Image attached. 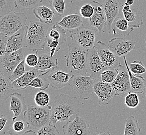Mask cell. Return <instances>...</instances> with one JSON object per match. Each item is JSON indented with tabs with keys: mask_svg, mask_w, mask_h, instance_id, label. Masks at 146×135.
<instances>
[{
	"mask_svg": "<svg viewBox=\"0 0 146 135\" xmlns=\"http://www.w3.org/2000/svg\"><path fill=\"white\" fill-rule=\"evenodd\" d=\"M80 102L75 96L59 94L54 98L51 106L50 123L69 121L71 116H76L80 111Z\"/></svg>",
	"mask_w": 146,
	"mask_h": 135,
	"instance_id": "1",
	"label": "cell"
},
{
	"mask_svg": "<svg viewBox=\"0 0 146 135\" xmlns=\"http://www.w3.org/2000/svg\"><path fill=\"white\" fill-rule=\"evenodd\" d=\"M68 46L69 51L66 62L69 72L73 76H87V49L75 43H70Z\"/></svg>",
	"mask_w": 146,
	"mask_h": 135,
	"instance_id": "2",
	"label": "cell"
},
{
	"mask_svg": "<svg viewBox=\"0 0 146 135\" xmlns=\"http://www.w3.org/2000/svg\"><path fill=\"white\" fill-rule=\"evenodd\" d=\"M51 106L44 107L30 106L23 113V120L28 128L36 132L43 127L50 123Z\"/></svg>",
	"mask_w": 146,
	"mask_h": 135,
	"instance_id": "3",
	"label": "cell"
},
{
	"mask_svg": "<svg viewBox=\"0 0 146 135\" xmlns=\"http://www.w3.org/2000/svg\"><path fill=\"white\" fill-rule=\"evenodd\" d=\"M50 25L40 21H31L27 34L25 48L37 52L45 50V44Z\"/></svg>",
	"mask_w": 146,
	"mask_h": 135,
	"instance_id": "4",
	"label": "cell"
},
{
	"mask_svg": "<svg viewBox=\"0 0 146 135\" xmlns=\"http://www.w3.org/2000/svg\"><path fill=\"white\" fill-rule=\"evenodd\" d=\"M28 17L23 13L12 11L0 19V31L9 37L26 25Z\"/></svg>",
	"mask_w": 146,
	"mask_h": 135,
	"instance_id": "5",
	"label": "cell"
},
{
	"mask_svg": "<svg viewBox=\"0 0 146 135\" xmlns=\"http://www.w3.org/2000/svg\"><path fill=\"white\" fill-rule=\"evenodd\" d=\"M96 80L88 76H73L68 85L76 91L82 100L90 98L94 92V86Z\"/></svg>",
	"mask_w": 146,
	"mask_h": 135,
	"instance_id": "6",
	"label": "cell"
},
{
	"mask_svg": "<svg viewBox=\"0 0 146 135\" xmlns=\"http://www.w3.org/2000/svg\"><path fill=\"white\" fill-rule=\"evenodd\" d=\"M70 33V37L72 41L82 47L88 50L95 46L96 31L92 28L82 25L72 30Z\"/></svg>",
	"mask_w": 146,
	"mask_h": 135,
	"instance_id": "7",
	"label": "cell"
},
{
	"mask_svg": "<svg viewBox=\"0 0 146 135\" xmlns=\"http://www.w3.org/2000/svg\"><path fill=\"white\" fill-rule=\"evenodd\" d=\"M25 59L23 48L0 56V74L9 78L17 65Z\"/></svg>",
	"mask_w": 146,
	"mask_h": 135,
	"instance_id": "8",
	"label": "cell"
},
{
	"mask_svg": "<svg viewBox=\"0 0 146 135\" xmlns=\"http://www.w3.org/2000/svg\"><path fill=\"white\" fill-rule=\"evenodd\" d=\"M51 87L56 90L61 89L68 85L73 75L61 70L58 67L52 68L46 71L42 75Z\"/></svg>",
	"mask_w": 146,
	"mask_h": 135,
	"instance_id": "9",
	"label": "cell"
},
{
	"mask_svg": "<svg viewBox=\"0 0 146 135\" xmlns=\"http://www.w3.org/2000/svg\"><path fill=\"white\" fill-rule=\"evenodd\" d=\"M87 68L88 76L96 80H101L102 72L105 68L95 46L88 50Z\"/></svg>",
	"mask_w": 146,
	"mask_h": 135,
	"instance_id": "10",
	"label": "cell"
},
{
	"mask_svg": "<svg viewBox=\"0 0 146 135\" xmlns=\"http://www.w3.org/2000/svg\"><path fill=\"white\" fill-rule=\"evenodd\" d=\"M62 130L65 135H91L89 123L79 114L73 121H68Z\"/></svg>",
	"mask_w": 146,
	"mask_h": 135,
	"instance_id": "11",
	"label": "cell"
},
{
	"mask_svg": "<svg viewBox=\"0 0 146 135\" xmlns=\"http://www.w3.org/2000/svg\"><path fill=\"white\" fill-rule=\"evenodd\" d=\"M102 62L106 69H117L120 64L119 57L110 49L108 45L98 41L95 46Z\"/></svg>",
	"mask_w": 146,
	"mask_h": 135,
	"instance_id": "12",
	"label": "cell"
},
{
	"mask_svg": "<svg viewBox=\"0 0 146 135\" xmlns=\"http://www.w3.org/2000/svg\"><path fill=\"white\" fill-rule=\"evenodd\" d=\"M136 43L135 40L115 37L110 40L108 46L111 51L120 58L126 56L132 51L135 48Z\"/></svg>",
	"mask_w": 146,
	"mask_h": 135,
	"instance_id": "13",
	"label": "cell"
},
{
	"mask_svg": "<svg viewBox=\"0 0 146 135\" xmlns=\"http://www.w3.org/2000/svg\"><path fill=\"white\" fill-rule=\"evenodd\" d=\"M118 74L111 83L117 96H119L131 92V84L129 74L126 66L120 64L118 68Z\"/></svg>",
	"mask_w": 146,
	"mask_h": 135,
	"instance_id": "14",
	"label": "cell"
},
{
	"mask_svg": "<svg viewBox=\"0 0 146 135\" xmlns=\"http://www.w3.org/2000/svg\"><path fill=\"white\" fill-rule=\"evenodd\" d=\"M94 92L98 97V104L100 106L109 104L113 97L117 96L111 84L103 82L101 80H96Z\"/></svg>",
	"mask_w": 146,
	"mask_h": 135,
	"instance_id": "15",
	"label": "cell"
},
{
	"mask_svg": "<svg viewBox=\"0 0 146 135\" xmlns=\"http://www.w3.org/2000/svg\"><path fill=\"white\" fill-rule=\"evenodd\" d=\"M28 30V26L25 25L19 30L9 37L6 53H12L21 48H25Z\"/></svg>",
	"mask_w": 146,
	"mask_h": 135,
	"instance_id": "16",
	"label": "cell"
},
{
	"mask_svg": "<svg viewBox=\"0 0 146 135\" xmlns=\"http://www.w3.org/2000/svg\"><path fill=\"white\" fill-rule=\"evenodd\" d=\"M103 6L106 18L107 32L110 33L112 30V23L119 14L121 5L119 0H104Z\"/></svg>",
	"mask_w": 146,
	"mask_h": 135,
	"instance_id": "17",
	"label": "cell"
},
{
	"mask_svg": "<svg viewBox=\"0 0 146 135\" xmlns=\"http://www.w3.org/2000/svg\"><path fill=\"white\" fill-rule=\"evenodd\" d=\"M90 4L93 6L94 11L92 16L89 19V24L91 27L97 29L99 33L102 34L106 25V18L103 4L96 1L91 2Z\"/></svg>",
	"mask_w": 146,
	"mask_h": 135,
	"instance_id": "18",
	"label": "cell"
},
{
	"mask_svg": "<svg viewBox=\"0 0 146 135\" xmlns=\"http://www.w3.org/2000/svg\"><path fill=\"white\" fill-rule=\"evenodd\" d=\"M11 103L9 109L14 113L11 121L16 120L19 116L24 113L27 109L25 97L17 92H15L11 96Z\"/></svg>",
	"mask_w": 146,
	"mask_h": 135,
	"instance_id": "19",
	"label": "cell"
},
{
	"mask_svg": "<svg viewBox=\"0 0 146 135\" xmlns=\"http://www.w3.org/2000/svg\"><path fill=\"white\" fill-rule=\"evenodd\" d=\"M46 71H42L34 68L31 70L26 72L23 76L12 82L13 85L16 90H25L27 88V85L29 84L37 76L42 75Z\"/></svg>",
	"mask_w": 146,
	"mask_h": 135,
	"instance_id": "20",
	"label": "cell"
},
{
	"mask_svg": "<svg viewBox=\"0 0 146 135\" xmlns=\"http://www.w3.org/2000/svg\"><path fill=\"white\" fill-rule=\"evenodd\" d=\"M12 82L9 78L0 74V104L3 106L7 99L16 92Z\"/></svg>",
	"mask_w": 146,
	"mask_h": 135,
	"instance_id": "21",
	"label": "cell"
},
{
	"mask_svg": "<svg viewBox=\"0 0 146 135\" xmlns=\"http://www.w3.org/2000/svg\"><path fill=\"white\" fill-rule=\"evenodd\" d=\"M56 24L68 30H74L84 25L82 16L77 13L64 16Z\"/></svg>",
	"mask_w": 146,
	"mask_h": 135,
	"instance_id": "22",
	"label": "cell"
},
{
	"mask_svg": "<svg viewBox=\"0 0 146 135\" xmlns=\"http://www.w3.org/2000/svg\"><path fill=\"white\" fill-rule=\"evenodd\" d=\"M125 65L129 74L130 84H131V92L136 93H143L146 86V80L143 76L139 75H136L132 73L129 69V66L127 62L126 56L123 57Z\"/></svg>",
	"mask_w": 146,
	"mask_h": 135,
	"instance_id": "23",
	"label": "cell"
},
{
	"mask_svg": "<svg viewBox=\"0 0 146 135\" xmlns=\"http://www.w3.org/2000/svg\"><path fill=\"white\" fill-rule=\"evenodd\" d=\"M131 9V12L122 10L124 17L134 28H139L143 25V13L137 7H133Z\"/></svg>",
	"mask_w": 146,
	"mask_h": 135,
	"instance_id": "24",
	"label": "cell"
},
{
	"mask_svg": "<svg viewBox=\"0 0 146 135\" xmlns=\"http://www.w3.org/2000/svg\"><path fill=\"white\" fill-rule=\"evenodd\" d=\"M134 29L125 18L117 17L112 23V30L115 35L118 34L127 37L131 34Z\"/></svg>",
	"mask_w": 146,
	"mask_h": 135,
	"instance_id": "25",
	"label": "cell"
},
{
	"mask_svg": "<svg viewBox=\"0 0 146 135\" xmlns=\"http://www.w3.org/2000/svg\"><path fill=\"white\" fill-rule=\"evenodd\" d=\"M38 63L35 68L40 70L47 71L52 68L58 67V60L56 55L51 56L50 54L47 52L38 55Z\"/></svg>",
	"mask_w": 146,
	"mask_h": 135,
	"instance_id": "26",
	"label": "cell"
},
{
	"mask_svg": "<svg viewBox=\"0 0 146 135\" xmlns=\"http://www.w3.org/2000/svg\"><path fill=\"white\" fill-rule=\"evenodd\" d=\"M33 13L39 21L50 25L53 22L55 13L47 6H38L33 9Z\"/></svg>",
	"mask_w": 146,
	"mask_h": 135,
	"instance_id": "27",
	"label": "cell"
},
{
	"mask_svg": "<svg viewBox=\"0 0 146 135\" xmlns=\"http://www.w3.org/2000/svg\"><path fill=\"white\" fill-rule=\"evenodd\" d=\"M66 30L61 27L56 25H54L52 28L49 29L47 37L55 41H58L63 44L67 39Z\"/></svg>",
	"mask_w": 146,
	"mask_h": 135,
	"instance_id": "28",
	"label": "cell"
},
{
	"mask_svg": "<svg viewBox=\"0 0 146 135\" xmlns=\"http://www.w3.org/2000/svg\"><path fill=\"white\" fill-rule=\"evenodd\" d=\"M141 128L138 121L135 116H131L127 118L125 125L123 135H138Z\"/></svg>",
	"mask_w": 146,
	"mask_h": 135,
	"instance_id": "29",
	"label": "cell"
},
{
	"mask_svg": "<svg viewBox=\"0 0 146 135\" xmlns=\"http://www.w3.org/2000/svg\"><path fill=\"white\" fill-rule=\"evenodd\" d=\"M15 9H17L15 0H0V17L11 13Z\"/></svg>",
	"mask_w": 146,
	"mask_h": 135,
	"instance_id": "30",
	"label": "cell"
},
{
	"mask_svg": "<svg viewBox=\"0 0 146 135\" xmlns=\"http://www.w3.org/2000/svg\"><path fill=\"white\" fill-rule=\"evenodd\" d=\"M11 127L8 131V135H22L25 132V122L23 120L12 121Z\"/></svg>",
	"mask_w": 146,
	"mask_h": 135,
	"instance_id": "31",
	"label": "cell"
},
{
	"mask_svg": "<svg viewBox=\"0 0 146 135\" xmlns=\"http://www.w3.org/2000/svg\"><path fill=\"white\" fill-rule=\"evenodd\" d=\"M34 100L35 104L37 106L46 107L48 106L50 102V97L47 92L40 90L34 96Z\"/></svg>",
	"mask_w": 146,
	"mask_h": 135,
	"instance_id": "32",
	"label": "cell"
},
{
	"mask_svg": "<svg viewBox=\"0 0 146 135\" xmlns=\"http://www.w3.org/2000/svg\"><path fill=\"white\" fill-rule=\"evenodd\" d=\"M17 5V9H33L38 7L42 0H15Z\"/></svg>",
	"mask_w": 146,
	"mask_h": 135,
	"instance_id": "33",
	"label": "cell"
},
{
	"mask_svg": "<svg viewBox=\"0 0 146 135\" xmlns=\"http://www.w3.org/2000/svg\"><path fill=\"white\" fill-rule=\"evenodd\" d=\"M118 74V69H106L103 71L101 75V81L111 84Z\"/></svg>",
	"mask_w": 146,
	"mask_h": 135,
	"instance_id": "34",
	"label": "cell"
},
{
	"mask_svg": "<svg viewBox=\"0 0 146 135\" xmlns=\"http://www.w3.org/2000/svg\"><path fill=\"white\" fill-rule=\"evenodd\" d=\"M49 83L44 78L42 75L37 76L32 82L27 85V87H32L39 88L41 90H45L49 86Z\"/></svg>",
	"mask_w": 146,
	"mask_h": 135,
	"instance_id": "35",
	"label": "cell"
},
{
	"mask_svg": "<svg viewBox=\"0 0 146 135\" xmlns=\"http://www.w3.org/2000/svg\"><path fill=\"white\" fill-rule=\"evenodd\" d=\"M124 103L127 107L134 109L137 107L139 103L137 94L134 92H129L124 99Z\"/></svg>",
	"mask_w": 146,
	"mask_h": 135,
	"instance_id": "36",
	"label": "cell"
},
{
	"mask_svg": "<svg viewBox=\"0 0 146 135\" xmlns=\"http://www.w3.org/2000/svg\"><path fill=\"white\" fill-rule=\"evenodd\" d=\"M36 133L37 135H61L55 124L51 123L43 127Z\"/></svg>",
	"mask_w": 146,
	"mask_h": 135,
	"instance_id": "37",
	"label": "cell"
},
{
	"mask_svg": "<svg viewBox=\"0 0 146 135\" xmlns=\"http://www.w3.org/2000/svg\"><path fill=\"white\" fill-rule=\"evenodd\" d=\"M129 69L132 73L136 75H140L146 72V68L143 63L138 60L130 63L129 65Z\"/></svg>",
	"mask_w": 146,
	"mask_h": 135,
	"instance_id": "38",
	"label": "cell"
},
{
	"mask_svg": "<svg viewBox=\"0 0 146 135\" xmlns=\"http://www.w3.org/2000/svg\"><path fill=\"white\" fill-rule=\"evenodd\" d=\"M25 64V60H23V61L20 62L19 64L17 65V67L15 69L11 76L9 78L11 82H13L17 79H19L26 72Z\"/></svg>",
	"mask_w": 146,
	"mask_h": 135,
	"instance_id": "39",
	"label": "cell"
},
{
	"mask_svg": "<svg viewBox=\"0 0 146 135\" xmlns=\"http://www.w3.org/2000/svg\"><path fill=\"white\" fill-rule=\"evenodd\" d=\"M49 3L60 17L63 16L65 9L64 0H50Z\"/></svg>",
	"mask_w": 146,
	"mask_h": 135,
	"instance_id": "40",
	"label": "cell"
},
{
	"mask_svg": "<svg viewBox=\"0 0 146 135\" xmlns=\"http://www.w3.org/2000/svg\"><path fill=\"white\" fill-rule=\"evenodd\" d=\"M94 11V10L93 6L91 4H87L82 6L81 7L80 10V14L82 17L89 19L92 16Z\"/></svg>",
	"mask_w": 146,
	"mask_h": 135,
	"instance_id": "41",
	"label": "cell"
},
{
	"mask_svg": "<svg viewBox=\"0 0 146 135\" xmlns=\"http://www.w3.org/2000/svg\"><path fill=\"white\" fill-rule=\"evenodd\" d=\"M25 60L29 67L35 68L38 63V56L37 53H29L25 57Z\"/></svg>",
	"mask_w": 146,
	"mask_h": 135,
	"instance_id": "42",
	"label": "cell"
},
{
	"mask_svg": "<svg viewBox=\"0 0 146 135\" xmlns=\"http://www.w3.org/2000/svg\"><path fill=\"white\" fill-rule=\"evenodd\" d=\"M9 37L2 32L0 33V56H4L6 53Z\"/></svg>",
	"mask_w": 146,
	"mask_h": 135,
	"instance_id": "43",
	"label": "cell"
},
{
	"mask_svg": "<svg viewBox=\"0 0 146 135\" xmlns=\"http://www.w3.org/2000/svg\"><path fill=\"white\" fill-rule=\"evenodd\" d=\"M7 121V118L6 116H1L0 118V131L1 132L4 129V128L6 124Z\"/></svg>",
	"mask_w": 146,
	"mask_h": 135,
	"instance_id": "44",
	"label": "cell"
},
{
	"mask_svg": "<svg viewBox=\"0 0 146 135\" xmlns=\"http://www.w3.org/2000/svg\"><path fill=\"white\" fill-rule=\"evenodd\" d=\"M22 135H37L36 132H34L33 131L31 130H28L27 131H25Z\"/></svg>",
	"mask_w": 146,
	"mask_h": 135,
	"instance_id": "45",
	"label": "cell"
},
{
	"mask_svg": "<svg viewBox=\"0 0 146 135\" xmlns=\"http://www.w3.org/2000/svg\"><path fill=\"white\" fill-rule=\"evenodd\" d=\"M123 10L125 11H129V12L132 11V9H131V6H130L125 5H124V6L123 7Z\"/></svg>",
	"mask_w": 146,
	"mask_h": 135,
	"instance_id": "46",
	"label": "cell"
},
{
	"mask_svg": "<svg viewBox=\"0 0 146 135\" xmlns=\"http://www.w3.org/2000/svg\"><path fill=\"white\" fill-rule=\"evenodd\" d=\"M134 3V0H127L125 2L124 5H125L131 6Z\"/></svg>",
	"mask_w": 146,
	"mask_h": 135,
	"instance_id": "47",
	"label": "cell"
},
{
	"mask_svg": "<svg viewBox=\"0 0 146 135\" xmlns=\"http://www.w3.org/2000/svg\"><path fill=\"white\" fill-rule=\"evenodd\" d=\"M96 135H111L110 132H100L98 134Z\"/></svg>",
	"mask_w": 146,
	"mask_h": 135,
	"instance_id": "48",
	"label": "cell"
},
{
	"mask_svg": "<svg viewBox=\"0 0 146 135\" xmlns=\"http://www.w3.org/2000/svg\"><path fill=\"white\" fill-rule=\"evenodd\" d=\"M143 94V98H144V99L145 100V101H146V83L145 88V89H144Z\"/></svg>",
	"mask_w": 146,
	"mask_h": 135,
	"instance_id": "49",
	"label": "cell"
},
{
	"mask_svg": "<svg viewBox=\"0 0 146 135\" xmlns=\"http://www.w3.org/2000/svg\"><path fill=\"white\" fill-rule=\"evenodd\" d=\"M145 41H146V39H145Z\"/></svg>",
	"mask_w": 146,
	"mask_h": 135,
	"instance_id": "50",
	"label": "cell"
}]
</instances>
